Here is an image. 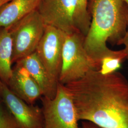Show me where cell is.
I'll use <instances>...</instances> for the list:
<instances>
[{"instance_id": "obj_1", "label": "cell", "mask_w": 128, "mask_h": 128, "mask_svg": "<svg viewBox=\"0 0 128 128\" xmlns=\"http://www.w3.org/2000/svg\"><path fill=\"white\" fill-rule=\"evenodd\" d=\"M64 86L73 98L79 121L102 128H128V80L122 74L91 70Z\"/></svg>"}, {"instance_id": "obj_2", "label": "cell", "mask_w": 128, "mask_h": 128, "mask_svg": "<svg viewBox=\"0 0 128 128\" xmlns=\"http://www.w3.org/2000/svg\"><path fill=\"white\" fill-rule=\"evenodd\" d=\"M90 6L91 23L84 46L99 70L101 59L112 51L107 42L119 45L125 34L128 9L123 0H91Z\"/></svg>"}, {"instance_id": "obj_3", "label": "cell", "mask_w": 128, "mask_h": 128, "mask_svg": "<svg viewBox=\"0 0 128 128\" xmlns=\"http://www.w3.org/2000/svg\"><path fill=\"white\" fill-rule=\"evenodd\" d=\"M84 37L80 32L66 34L62 50L59 82L66 84L84 77L91 70H98L84 46Z\"/></svg>"}, {"instance_id": "obj_4", "label": "cell", "mask_w": 128, "mask_h": 128, "mask_svg": "<svg viewBox=\"0 0 128 128\" xmlns=\"http://www.w3.org/2000/svg\"><path fill=\"white\" fill-rule=\"evenodd\" d=\"M46 25L38 10L7 28L12 44V64L34 53Z\"/></svg>"}, {"instance_id": "obj_5", "label": "cell", "mask_w": 128, "mask_h": 128, "mask_svg": "<svg viewBox=\"0 0 128 128\" xmlns=\"http://www.w3.org/2000/svg\"><path fill=\"white\" fill-rule=\"evenodd\" d=\"M44 128H82L78 125L73 98L66 86L59 82L55 97L40 98Z\"/></svg>"}, {"instance_id": "obj_6", "label": "cell", "mask_w": 128, "mask_h": 128, "mask_svg": "<svg viewBox=\"0 0 128 128\" xmlns=\"http://www.w3.org/2000/svg\"><path fill=\"white\" fill-rule=\"evenodd\" d=\"M66 34L56 28L46 25L35 52L51 78L59 83L62 50Z\"/></svg>"}, {"instance_id": "obj_7", "label": "cell", "mask_w": 128, "mask_h": 128, "mask_svg": "<svg viewBox=\"0 0 128 128\" xmlns=\"http://www.w3.org/2000/svg\"><path fill=\"white\" fill-rule=\"evenodd\" d=\"M0 95L3 104L18 128H44L41 108L38 106L29 104L16 96L0 79Z\"/></svg>"}, {"instance_id": "obj_8", "label": "cell", "mask_w": 128, "mask_h": 128, "mask_svg": "<svg viewBox=\"0 0 128 128\" xmlns=\"http://www.w3.org/2000/svg\"><path fill=\"white\" fill-rule=\"evenodd\" d=\"M77 0H41L38 10L46 25L67 34L79 32L76 24Z\"/></svg>"}, {"instance_id": "obj_9", "label": "cell", "mask_w": 128, "mask_h": 128, "mask_svg": "<svg viewBox=\"0 0 128 128\" xmlns=\"http://www.w3.org/2000/svg\"><path fill=\"white\" fill-rule=\"evenodd\" d=\"M7 86L16 96L29 104H34L42 96L37 82L27 70L18 63L12 68V76Z\"/></svg>"}, {"instance_id": "obj_10", "label": "cell", "mask_w": 128, "mask_h": 128, "mask_svg": "<svg viewBox=\"0 0 128 128\" xmlns=\"http://www.w3.org/2000/svg\"><path fill=\"white\" fill-rule=\"evenodd\" d=\"M16 63L22 66L27 70L40 87L42 96L50 99L55 97L58 83L55 82L51 78L35 52Z\"/></svg>"}, {"instance_id": "obj_11", "label": "cell", "mask_w": 128, "mask_h": 128, "mask_svg": "<svg viewBox=\"0 0 128 128\" xmlns=\"http://www.w3.org/2000/svg\"><path fill=\"white\" fill-rule=\"evenodd\" d=\"M41 0H11L0 7V28H8L33 10Z\"/></svg>"}, {"instance_id": "obj_12", "label": "cell", "mask_w": 128, "mask_h": 128, "mask_svg": "<svg viewBox=\"0 0 128 128\" xmlns=\"http://www.w3.org/2000/svg\"><path fill=\"white\" fill-rule=\"evenodd\" d=\"M12 40L9 30L0 28V79L7 84L12 76Z\"/></svg>"}, {"instance_id": "obj_13", "label": "cell", "mask_w": 128, "mask_h": 128, "mask_svg": "<svg viewBox=\"0 0 128 128\" xmlns=\"http://www.w3.org/2000/svg\"><path fill=\"white\" fill-rule=\"evenodd\" d=\"M125 60H126V55L124 49L120 50H112L108 54L101 59L99 71L102 74L116 72L121 68Z\"/></svg>"}, {"instance_id": "obj_14", "label": "cell", "mask_w": 128, "mask_h": 128, "mask_svg": "<svg viewBox=\"0 0 128 128\" xmlns=\"http://www.w3.org/2000/svg\"><path fill=\"white\" fill-rule=\"evenodd\" d=\"M88 0H77L76 24L77 30L84 37L87 34L91 23V16L88 8Z\"/></svg>"}, {"instance_id": "obj_15", "label": "cell", "mask_w": 128, "mask_h": 128, "mask_svg": "<svg viewBox=\"0 0 128 128\" xmlns=\"http://www.w3.org/2000/svg\"><path fill=\"white\" fill-rule=\"evenodd\" d=\"M0 128H18L14 118L4 104L0 108Z\"/></svg>"}, {"instance_id": "obj_16", "label": "cell", "mask_w": 128, "mask_h": 128, "mask_svg": "<svg viewBox=\"0 0 128 128\" xmlns=\"http://www.w3.org/2000/svg\"><path fill=\"white\" fill-rule=\"evenodd\" d=\"M121 44L124 45V50L125 51V52L126 55V60H128V17L127 28L126 32H125V34L124 37L119 42V45Z\"/></svg>"}, {"instance_id": "obj_17", "label": "cell", "mask_w": 128, "mask_h": 128, "mask_svg": "<svg viewBox=\"0 0 128 128\" xmlns=\"http://www.w3.org/2000/svg\"><path fill=\"white\" fill-rule=\"evenodd\" d=\"M82 128H102L88 121H82Z\"/></svg>"}, {"instance_id": "obj_18", "label": "cell", "mask_w": 128, "mask_h": 128, "mask_svg": "<svg viewBox=\"0 0 128 128\" xmlns=\"http://www.w3.org/2000/svg\"><path fill=\"white\" fill-rule=\"evenodd\" d=\"M11 0H0V7H1L2 5L4 4H5L9 2Z\"/></svg>"}, {"instance_id": "obj_19", "label": "cell", "mask_w": 128, "mask_h": 128, "mask_svg": "<svg viewBox=\"0 0 128 128\" xmlns=\"http://www.w3.org/2000/svg\"><path fill=\"white\" fill-rule=\"evenodd\" d=\"M3 105V104H2V100L1 98V96L0 95V108Z\"/></svg>"}, {"instance_id": "obj_20", "label": "cell", "mask_w": 128, "mask_h": 128, "mask_svg": "<svg viewBox=\"0 0 128 128\" xmlns=\"http://www.w3.org/2000/svg\"><path fill=\"white\" fill-rule=\"evenodd\" d=\"M123 1L124 2V3L125 4H126V5H127V7L128 9V0H123Z\"/></svg>"}]
</instances>
